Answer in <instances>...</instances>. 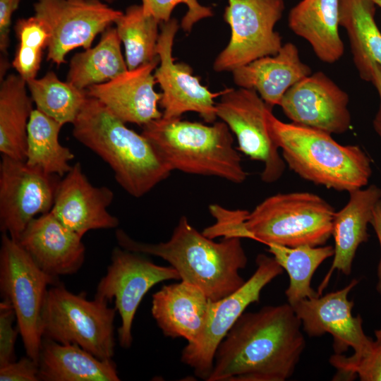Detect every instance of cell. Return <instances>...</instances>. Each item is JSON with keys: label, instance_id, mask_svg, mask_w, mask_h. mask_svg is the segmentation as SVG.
<instances>
[{"label": "cell", "instance_id": "6da1fadb", "mask_svg": "<svg viewBox=\"0 0 381 381\" xmlns=\"http://www.w3.org/2000/svg\"><path fill=\"white\" fill-rule=\"evenodd\" d=\"M305 346L301 321L289 303L243 313L217 348L207 381H284Z\"/></svg>", "mask_w": 381, "mask_h": 381}, {"label": "cell", "instance_id": "7a4b0ae2", "mask_svg": "<svg viewBox=\"0 0 381 381\" xmlns=\"http://www.w3.org/2000/svg\"><path fill=\"white\" fill-rule=\"evenodd\" d=\"M116 238L124 249L162 258L179 272L181 281L199 287L212 301L229 296L245 282L239 271L246 267L248 258L241 238L215 242L194 228L186 216L179 218L165 242L138 241L122 229L116 230Z\"/></svg>", "mask_w": 381, "mask_h": 381}, {"label": "cell", "instance_id": "3957f363", "mask_svg": "<svg viewBox=\"0 0 381 381\" xmlns=\"http://www.w3.org/2000/svg\"><path fill=\"white\" fill-rule=\"evenodd\" d=\"M73 126V137L109 164L115 180L133 197L145 195L172 171L145 136L94 97H87Z\"/></svg>", "mask_w": 381, "mask_h": 381}, {"label": "cell", "instance_id": "277c9868", "mask_svg": "<svg viewBox=\"0 0 381 381\" xmlns=\"http://www.w3.org/2000/svg\"><path fill=\"white\" fill-rule=\"evenodd\" d=\"M270 135L291 170L305 180L349 193L368 184L370 160L354 145H341L331 134L278 119L272 109L267 113Z\"/></svg>", "mask_w": 381, "mask_h": 381}, {"label": "cell", "instance_id": "5b68a950", "mask_svg": "<svg viewBox=\"0 0 381 381\" xmlns=\"http://www.w3.org/2000/svg\"><path fill=\"white\" fill-rule=\"evenodd\" d=\"M142 127L141 134L172 171L219 177L237 184L247 179L231 131L222 121L208 126L162 116Z\"/></svg>", "mask_w": 381, "mask_h": 381}, {"label": "cell", "instance_id": "8992f818", "mask_svg": "<svg viewBox=\"0 0 381 381\" xmlns=\"http://www.w3.org/2000/svg\"><path fill=\"white\" fill-rule=\"evenodd\" d=\"M335 212L329 203L312 193L275 194L248 212L243 236L267 246H322L332 236Z\"/></svg>", "mask_w": 381, "mask_h": 381}, {"label": "cell", "instance_id": "52a82bcc", "mask_svg": "<svg viewBox=\"0 0 381 381\" xmlns=\"http://www.w3.org/2000/svg\"><path fill=\"white\" fill-rule=\"evenodd\" d=\"M85 293L69 291L59 282L48 288L42 311V337L60 344H73L102 360L114 354L115 307Z\"/></svg>", "mask_w": 381, "mask_h": 381}, {"label": "cell", "instance_id": "ba28073f", "mask_svg": "<svg viewBox=\"0 0 381 381\" xmlns=\"http://www.w3.org/2000/svg\"><path fill=\"white\" fill-rule=\"evenodd\" d=\"M59 282L42 272L19 243L2 233L0 291L13 307L26 355L38 363L42 340V311L51 285Z\"/></svg>", "mask_w": 381, "mask_h": 381}, {"label": "cell", "instance_id": "9c48e42d", "mask_svg": "<svg viewBox=\"0 0 381 381\" xmlns=\"http://www.w3.org/2000/svg\"><path fill=\"white\" fill-rule=\"evenodd\" d=\"M284 10L283 0H228L224 19L231 28L226 47L213 63L216 72H232L263 56L275 55L282 47L274 30Z\"/></svg>", "mask_w": 381, "mask_h": 381}, {"label": "cell", "instance_id": "30bf717a", "mask_svg": "<svg viewBox=\"0 0 381 381\" xmlns=\"http://www.w3.org/2000/svg\"><path fill=\"white\" fill-rule=\"evenodd\" d=\"M255 262V272L241 287L220 300L211 301L202 331L182 351L181 361L200 379L209 377L217 348L246 308L258 302L262 290L283 273L284 269L273 256L260 253Z\"/></svg>", "mask_w": 381, "mask_h": 381}, {"label": "cell", "instance_id": "8fae6325", "mask_svg": "<svg viewBox=\"0 0 381 381\" xmlns=\"http://www.w3.org/2000/svg\"><path fill=\"white\" fill-rule=\"evenodd\" d=\"M180 279L171 265L160 266L143 254L121 247L114 248L106 274L99 280L95 297L111 302L121 322L118 328L121 346L129 348L133 342L132 325L137 309L147 291L165 280Z\"/></svg>", "mask_w": 381, "mask_h": 381}, {"label": "cell", "instance_id": "7c38bea8", "mask_svg": "<svg viewBox=\"0 0 381 381\" xmlns=\"http://www.w3.org/2000/svg\"><path fill=\"white\" fill-rule=\"evenodd\" d=\"M270 109L255 90L243 87L224 90L216 103L217 116L235 134L241 152L262 163L261 180L268 183L279 180L286 167L269 131Z\"/></svg>", "mask_w": 381, "mask_h": 381}, {"label": "cell", "instance_id": "4fadbf2b", "mask_svg": "<svg viewBox=\"0 0 381 381\" xmlns=\"http://www.w3.org/2000/svg\"><path fill=\"white\" fill-rule=\"evenodd\" d=\"M34 11L50 32L47 60L57 66L71 50L90 48L97 35L123 13L102 0H37Z\"/></svg>", "mask_w": 381, "mask_h": 381}, {"label": "cell", "instance_id": "5bb4252c", "mask_svg": "<svg viewBox=\"0 0 381 381\" xmlns=\"http://www.w3.org/2000/svg\"><path fill=\"white\" fill-rule=\"evenodd\" d=\"M62 177L2 155L0 162V229L18 240L37 215L51 211Z\"/></svg>", "mask_w": 381, "mask_h": 381}, {"label": "cell", "instance_id": "9a60e30c", "mask_svg": "<svg viewBox=\"0 0 381 381\" xmlns=\"http://www.w3.org/2000/svg\"><path fill=\"white\" fill-rule=\"evenodd\" d=\"M179 28L176 18L160 23L156 48L159 64L154 76L162 89L159 105L163 109L162 117L181 118L184 113L193 111L205 122L214 123L217 118L214 98L219 92H212L202 85L188 64L175 63L172 50Z\"/></svg>", "mask_w": 381, "mask_h": 381}, {"label": "cell", "instance_id": "2e32d148", "mask_svg": "<svg viewBox=\"0 0 381 381\" xmlns=\"http://www.w3.org/2000/svg\"><path fill=\"white\" fill-rule=\"evenodd\" d=\"M358 282L353 279L339 290L303 299L291 306L302 329L309 337L329 333L333 337L335 353H342L352 348L353 357L363 354L373 341L363 331L361 316L353 315V301L348 298Z\"/></svg>", "mask_w": 381, "mask_h": 381}, {"label": "cell", "instance_id": "e0dca14e", "mask_svg": "<svg viewBox=\"0 0 381 381\" xmlns=\"http://www.w3.org/2000/svg\"><path fill=\"white\" fill-rule=\"evenodd\" d=\"M349 102L347 93L318 71L291 86L279 106L293 123L329 134H341L351 126Z\"/></svg>", "mask_w": 381, "mask_h": 381}, {"label": "cell", "instance_id": "ac0fdd59", "mask_svg": "<svg viewBox=\"0 0 381 381\" xmlns=\"http://www.w3.org/2000/svg\"><path fill=\"white\" fill-rule=\"evenodd\" d=\"M61 179L51 212L79 236L89 231L114 229L119 219L107 210L114 198L107 186H93L77 162Z\"/></svg>", "mask_w": 381, "mask_h": 381}, {"label": "cell", "instance_id": "d6986e66", "mask_svg": "<svg viewBox=\"0 0 381 381\" xmlns=\"http://www.w3.org/2000/svg\"><path fill=\"white\" fill-rule=\"evenodd\" d=\"M159 63L157 56L107 82L89 87L87 94L101 102L124 123L143 126L162 116L158 109L162 93L154 90L157 83L152 74Z\"/></svg>", "mask_w": 381, "mask_h": 381}, {"label": "cell", "instance_id": "ffe728a7", "mask_svg": "<svg viewBox=\"0 0 381 381\" xmlns=\"http://www.w3.org/2000/svg\"><path fill=\"white\" fill-rule=\"evenodd\" d=\"M16 241L42 272L55 278L75 273L85 260L82 238L51 211L34 218Z\"/></svg>", "mask_w": 381, "mask_h": 381}, {"label": "cell", "instance_id": "44dd1931", "mask_svg": "<svg viewBox=\"0 0 381 381\" xmlns=\"http://www.w3.org/2000/svg\"><path fill=\"white\" fill-rule=\"evenodd\" d=\"M212 300L195 285L181 281L152 295L151 313L166 336L195 341L202 331Z\"/></svg>", "mask_w": 381, "mask_h": 381}, {"label": "cell", "instance_id": "7402d4cb", "mask_svg": "<svg viewBox=\"0 0 381 381\" xmlns=\"http://www.w3.org/2000/svg\"><path fill=\"white\" fill-rule=\"evenodd\" d=\"M232 74L237 86L255 90L273 108L291 86L311 74V68L301 60L296 46L288 42L275 55L258 59Z\"/></svg>", "mask_w": 381, "mask_h": 381}, {"label": "cell", "instance_id": "603a6c76", "mask_svg": "<svg viewBox=\"0 0 381 381\" xmlns=\"http://www.w3.org/2000/svg\"><path fill=\"white\" fill-rule=\"evenodd\" d=\"M381 199V189L376 185L349 192L346 205L335 212L332 236L334 253L332 266L318 287L322 294L331 275L336 270L346 275L351 272L353 258L359 246L369 238L368 226L376 203Z\"/></svg>", "mask_w": 381, "mask_h": 381}, {"label": "cell", "instance_id": "cb8c5ba5", "mask_svg": "<svg viewBox=\"0 0 381 381\" xmlns=\"http://www.w3.org/2000/svg\"><path fill=\"white\" fill-rule=\"evenodd\" d=\"M42 381H119L112 360H102L73 344L42 337L39 360Z\"/></svg>", "mask_w": 381, "mask_h": 381}, {"label": "cell", "instance_id": "d4e9b609", "mask_svg": "<svg viewBox=\"0 0 381 381\" xmlns=\"http://www.w3.org/2000/svg\"><path fill=\"white\" fill-rule=\"evenodd\" d=\"M288 23L294 33L311 45L322 61L332 64L343 56L339 0H302L291 9Z\"/></svg>", "mask_w": 381, "mask_h": 381}, {"label": "cell", "instance_id": "484cf974", "mask_svg": "<svg viewBox=\"0 0 381 381\" xmlns=\"http://www.w3.org/2000/svg\"><path fill=\"white\" fill-rule=\"evenodd\" d=\"M370 0H339V24L349 36L353 60L360 77L371 82L373 67L381 66V32Z\"/></svg>", "mask_w": 381, "mask_h": 381}, {"label": "cell", "instance_id": "4316f807", "mask_svg": "<svg viewBox=\"0 0 381 381\" xmlns=\"http://www.w3.org/2000/svg\"><path fill=\"white\" fill-rule=\"evenodd\" d=\"M27 87L18 74H9L1 81L0 152L20 160H25L28 126L33 111Z\"/></svg>", "mask_w": 381, "mask_h": 381}, {"label": "cell", "instance_id": "83f0119b", "mask_svg": "<svg viewBox=\"0 0 381 381\" xmlns=\"http://www.w3.org/2000/svg\"><path fill=\"white\" fill-rule=\"evenodd\" d=\"M121 43L116 28H108L96 46L76 53L71 58L66 81L86 90L92 85L107 82L126 71L128 68Z\"/></svg>", "mask_w": 381, "mask_h": 381}, {"label": "cell", "instance_id": "f1b7e54d", "mask_svg": "<svg viewBox=\"0 0 381 381\" xmlns=\"http://www.w3.org/2000/svg\"><path fill=\"white\" fill-rule=\"evenodd\" d=\"M62 126L38 109H33L28 126L27 164L61 177L71 169L69 162L74 155L59 140Z\"/></svg>", "mask_w": 381, "mask_h": 381}, {"label": "cell", "instance_id": "f546056e", "mask_svg": "<svg viewBox=\"0 0 381 381\" xmlns=\"http://www.w3.org/2000/svg\"><path fill=\"white\" fill-rule=\"evenodd\" d=\"M267 246L268 252L289 274V285L285 291L288 303L292 306L301 300L320 296L311 286V280L318 267L334 255V246Z\"/></svg>", "mask_w": 381, "mask_h": 381}, {"label": "cell", "instance_id": "4dcf8cb0", "mask_svg": "<svg viewBox=\"0 0 381 381\" xmlns=\"http://www.w3.org/2000/svg\"><path fill=\"white\" fill-rule=\"evenodd\" d=\"M116 29L125 49L128 70L155 59L160 23L145 13L142 5H131L116 21Z\"/></svg>", "mask_w": 381, "mask_h": 381}, {"label": "cell", "instance_id": "1f68e13d", "mask_svg": "<svg viewBox=\"0 0 381 381\" xmlns=\"http://www.w3.org/2000/svg\"><path fill=\"white\" fill-rule=\"evenodd\" d=\"M37 109L63 126L75 121L88 95L68 82L61 81L53 71L27 82Z\"/></svg>", "mask_w": 381, "mask_h": 381}, {"label": "cell", "instance_id": "d6a6232c", "mask_svg": "<svg viewBox=\"0 0 381 381\" xmlns=\"http://www.w3.org/2000/svg\"><path fill=\"white\" fill-rule=\"evenodd\" d=\"M18 45L12 66L26 83L36 78L50 32L45 23L33 16L18 19L14 26Z\"/></svg>", "mask_w": 381, "mask_h": 381}, {"label": "cell", "instance_id": "836d02e7", "mask_svg": "<svg viewBox=\"0 0 381 381\" xmlns=\"http://www.w3.org/2000/svg\"><path fill=\"white\" fill-rule=\"evenodd\" d=\"M375 337L369 349L358 357L342 353L330 357V364L337 369L336 377L356 375L362 381H381V327L375 331Z\"/></svg>", "mask_w": 381, "mask_h": 381}, {"label": "cell", "instance_id": "e575fe53", "mask_svg": "<svg viewBox=\"0 0 381 381\" xmlns=\"http://www.w3.org/2000/svg\"><path fill=\"white\" fill-rule=\"evenodd\" d=\"M179 4H185L188 8L181 23V28L186 32H190L198 21L213 16L211 8L200 4L198 0H142L141 5L145 13L152 16L161 23L171 19L173 10Z\"/></svg>", "mask_w": 381, "mask_h": 381}, {"label": "cell", "instance_id": "d590c367", "mask_svg": "<svg viewBox=\"0 0 381 381\" xmlns=\"http://www.w3.org/2000/svg\"><path fill=\"white\" fill-rule=\"evenodd\" d=\"M16 315L6 301L0 303V368L16 361L15 345L19 329L13 326Z\"/></svg>", "mask_w": 381, "mask_h": 381}, {"label": "cell", "instance_id": "8d00e7d4", "mask_svg": "<svg viewBox=\"0 0 381 381\" xmlns=\"http://www.w3.org/2000/svg\"><path fill=\"white\" fill-rule=\"evenodd\" d=\"M1 381H38L39 365L30 357H22L0 368Z\"/></svg>", "mask_w": 381, "mask_h": 381}, {"label": "cell", "instance_id": "74e56055", "mask_svg": "<svg viewBox=\"0 0 381 381\" xmlns=\"http://www.w3.org/2000/svg\"><path fill=\"white\" fill-rule=\"evenodd\" d=\"M20 0H0V49L6 54L10 43L11 16L18 8Z\"/></svg>", "mask_w": 381, "mask_h": 381}, {"label": "cell", "instance_id": "f35d334b", "mask_svg": "<svg viewBox=\"0 0 381 381\" xmlns=\"http://www.w3.org/2000/svg\"><path fill=\"white\" fill-rule=\"evenodd\" d=\"M375 230L380 246V259L377 270L376 289L381 295V199L376 203L373 208L370 223Z\"/></svg>", "mask_w": 381, "mask_h": 381}, {"label": "cell", "instance_id": "ab89813d", "mask_svg": "<svg viewBox=\"0 0 381 381\" xmlns=\"http://www.w3.org/2000/svg\"><path fill=\"white\" fill-rule=\"evenodd\" d=\"M371 83L376 87L380 99V107L373 120V127L381 138V66L378 64L373 67Z\"/></svg>", "mask_w": 381, "mask_h": 381}, {"label": "cell", "instance_id": "60d3db41", "mask_svg": "<svg viewBox=\"0 0 381 381\" xmlns=\"http://www.w3.org/2000/svg\"><path fill=\"white\" fill-rule=\"evenodd\" d=\"M373 1L375 5H377L381 8V0H370Z\"/></svg>", "mask_w": 381, "mask_h": 381}, {"label": "cell", "instance_id": "b9f144b4", "mask_svg": "<svg viewBox=\"0 0 381 381\" xmlns=\"http://www.w3.org/2000/svg\"><path fill=\"white\" fill-rule=\"evenodd\" d=\"M102 1H107V2H109V3H111V2L115 1H116V0H102Z\"/></svg>", "mask_w": 381, "mask_h": 381}]
</instances>
